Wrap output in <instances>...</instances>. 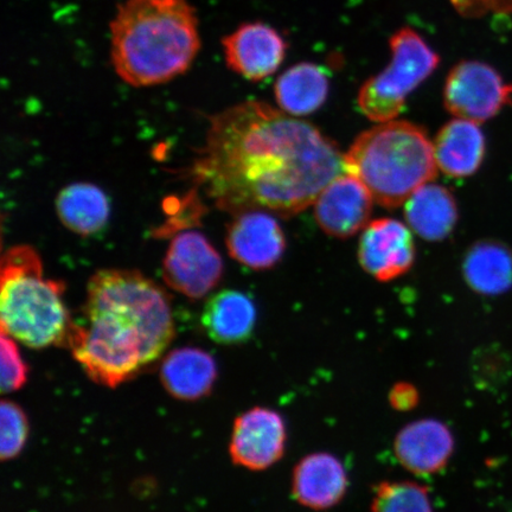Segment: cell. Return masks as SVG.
Instances as JSON below:
<instances>
[{
    "instance_id": "cell-1",
    "label": "cell",
    "mask_w": 512,
    "mask_h": 512,
    "mask_svg": "<svg viewBox=\"0 0 512 512\" xmlns=\"http://www.w3.org/2000/svg\"><path fill=\"white\" fill-rule=\"evenodd\" d=\"M344 172L341 150L316 126L252 100L210 118L190 176L226 213L291 217Z\"/></svg>"
},
{
    "instance_id": "cell-2",
    "label": "cell",
    "mask_w": 512,
    "mask_h": 512,
    "mask_svg": "<svg viewBox=\"0 0 512 512\" xmlns=\"http://www.w3.org/2000/svg\"><path fill=\"white\" fill-rule=\"evenodd\" d=\"M86 325L66 347L89 379L108 388L156 361L175 336L169 294L138 271L101 270L87 285Z\"/></svg>"
},
{
    "instance_id": "cell-3",
    "label": "cell",
    "mask_w": 512,
    "mask_h": 512,
    "mask_svg": "<svg viewBox=\"0 0 512 512\" xmlns=\"http://www.w3.org/2000/svg\"><path fill=\"white\" fill-rule=\"evenodd\" d=\"M115 72L128 85H160L184 74L201 48L187 0H127L111 25Z\"/></svg>"
},
{
    "instance_id": "cell-4",
    "label": "cell",
    "mask_w": 512,
    "mask_h": 512,
    "mask_svg": "<svg viewBox=\"0 0 512 512\" xmlns=\"http://www.w3.org/2000/svg\"><path fill=\"white\" fill-rule=\"evenodd\" d=\"M344 169L368 189L377 204L388 209L403 206L439 170L427 132L403 120L361 133L344 155Z\"/></svg>"
},
{
    "instance_id": "cell-5",
    "label": "cell",
    "mask_w": 512,
    "mask_h": 512,
    "mask_svg": "<svg viewBox=\"0 0 512 512\" xmlns=\"http://www.w3.org/2000/svg\"><path fill=\"white\" fill-rule=\"evenodd\" d=\"M2 332L31 349L66 347L72 318L64 305V283L44 278L40 255L30 246L9 249L2 259Z\"/></svg>"
},
{
    "instance_id": "cell-6",
    "label": "cell",
    "mask_w": 512,
    "mask_h": 512,
    "mask_svg": "<svg viewBox=\"0 0 512 512\" xmlns=\"http://www.w3.org/2000/svg\"><path fill=\"white\" fill-rule=\"evenodd\" d=\"M392 61L380 74L363 83L358 106L374 123L394 120L422 82L438 68L440 57L424 38L412 29H401L390 38Z\"/></svg>"
},
{
    "instance_id": "cell-7",
    "label": "cell",
    "mask_w": 512,
    "mask_h": 512,
    "mask_svg": "<svg viewBox=\"0 0 512 512\" xmlns=\"http://www.w3.org/2000/svg\"><path fill=\"white\" fill-rule=\"evenodd\" d=\"M444 105L456 118L483 124L512 106V83L488 63L462 61L448 73Z\"/></svg>"
},
{
    "instance_id": "cell-8",
    "label": "cell",
    "mask_w": 512,
    "mask_h": 512,
    "mask_svg": "<svg viewBox=\"0 0 512 512\" xmlns=\"http://www.w3.org/2000/svg\"><path fill=\"white\" fill-rule=\"evenodd\" d=\"M222 273L221 256L203 234L184 232L171 241L163 262V278L172 290L201 299L220 283Z\"/></svg>"
},
{
    "instance_id": "cell-9",
    "label": "cell",
    "mask_w": 512,
    "mask_h": 512,
    "mask_svg": "<svg viewBox=\"0 0 512 512\" xmlns=\"http://www.w3.org/2000/svg\"><path fill=\"white\" fill-rule=\"evenodd\" d=\"M287 428L273 409L254 407L236 418L229 453L234 464L262 471L284 457Z\"/></svg>"
},
{
    "instance_id": "cell-10",
    "label": "cell",
    "mask_w": 512,
    "mask_h": 512,
    "mask_svg": "<svg viewBox=\"0 0 512 512\" xmlns=\"http://www.w3.org/2000/svg\"><path fill=\"white\" fill-rule=\"evenodd\" d=\"M415 255L411 230L394 219L370 222L358 245V261L363 270L382 283L411 270Z\"/></svg>"
},
{
    "instance_id": "cell-11",
    "label": "cell",
    "mask_w": 512,
    "mask_h": 512,
    "mask_svg": "<svg viewBox=\"0 0 512 512\" xmlns=\"http://www.w3.org/2000/svg\"><path fill=\"white\" fill-rule=\"evenodd\" d=\"M373 196L358 179L344 172L326 185L315 202V217L325 234L349 239L369 224Z\"/></svg>"
},
{
    "instance_id": "cell-12",
    "label": "cell",
    "mask_w": 512,
    "mask_h": 512,
    "mask_svg": "<svg viewBox=\"0 0 512 512\" xmlns=\"http://www.w3.org/2000/svg\"><path fill=\"white\" fill-rule=\"evenodd\" d=\"M230 256L256 271L270 270L283 259L286 238L278 220L264 210L235 215L227 232Z\"/></svg>"
},
{
    "instance_id": "cell-13",
    "label": "cell",
    "mask_w": 512,
    "mask_h": 512,
    "mask_svg": "<svg viewBox=\"0 0 512 512\" xmlns=\"http://www.w3.org/2000/svg\"><path fill=\"white\" fill-rule=\"evenodd\" d=\"M228 67L247 80L270 78L284 62L287 43L265 23H248L222 41Z\"/></svg>"
},
{
    "instance_id": "cell-14",
    "label": "cell",
    "mask_w": 512,
    "mask_h": 512,
    "mask_svg": "<svg viewBox=\"0 0 512 512\" xmlns=\"http://www.w3.org/2000/svg\"><path fill=\"white\" fill-rule=\"evenodd\" d=\"M394 451L400 464L414 475H437L445 469L452 457L453 434L441 421H414L396 435Z\"/></svg>"
},
{
    "instance_id": "cell-15",
    "label": "cell",
    "mask_w": 512,
    "mask_h": 512,
    "mask_svg": "<svg viewBox=\"0 0 512 512\" xmlns=\"http://www.w3.org/2000/svg\"><path fill=\"white\" fill-rule=\"evenodd\" d=\"M347 471L329 453H313L294 467L292 494L303 507L322 511L336 507L347 494Z\"/></svg>"
},
{
    "instance_id": "cell-16",
    "label": "cell",
    "mask_w": 512,
    "mask_h": 512,
    "mask_svg": "<svg viewBox=\"0 0 512 512\" xmlns=\"http://www.w3.org/2000/svg\"><path fill=\"white\" fill-rule=\"evenodd\" d=\"M433 146L439 170L454 178L477 174L488 150L485 134L479 124L459 118L441 128Z\"/></svg>"
},
{
    "instance_id": "cell-17",
    "label": "cell",
    "mask_w": 512,
    "mask_h": 512,
    "mask_svg": "<svg viewBox=\"0 0 512 512\" xmlns=\"http://www.w3.org/2000/svg\"><path fill=\"white\" fill-rule=\"evenodd\" d=\"M462 270L473 292L502 296L512 290V248L497 239L476 241L464 255Z\"/></svg>"
},
{
    "instance_id": "cell-18",
    "label": "cell",
    "mask_w": 512,
    "mask_h": 512,
    "mask_svg": "<svg viewBox=\"0 0 512 512\" xmlns=\"http://www.w3.org/2000/svg\"><path fill=\"white\" fill-rule=\"evenodd\" d=\"M405 217L408 226L421 239L441 241L457 226L458 204L452 192L443 185L427 183L406 201Z\"/></svg>"
},
{
    "instance_id": "cell-19",
    "label": "cell",
    "mask_w": 512,
    "mask_h": 512,
    "mask_svg": "<svg viewBox=\"0 0 512 512\" xmlns=\"http://www.w3.org/2000/svg\"><path fill=\"white\" fill-rule=\"evenodd\" d=\"M217 377L216 363L208 352L197 348L177 349L160 368V380L175 399L195 401L213 389Z\"/></svg>"
},
{
    "instance_id": "cell-20",
    "label": "cell",
    "mask_w": 512,
    "mask_h": 512,
    "mask_svg": "<svg viewBox=\"0 0 512 512\" xmlns=\"http://www.w3.org/2000/svg\"><path fill=\"white\" fill-rule=\"evenodd\" d=\"M256 309L249 297L239 291L223 290L214 294L202 312V325L215 343H245L253 335Z\"/></svg>"
},
{
    "instance_id": "cell-21",
    "label": "cell",
    "mask_w": 512,
    "mask_h": 512,
    "mask_svg": "<svg viewBox=\"0 0 512 512\" xmlns=\"http://www.w3.org/2000/svg\"><path fill=\"white\" fill-rule=\"evenodd\" d=\"M329 87L328 74L323 67L303 62L287 69L275 82V100L281 111L292 117H303L325 104Z\"/></svg>"
},
{
    "instance_id": "cell-22",
    "label": "cell",
    "mask_w": 512,
    "mask_h": 512,
    "mask_svg": "<svg viewBox=\"0 0 512 512\" xmlns=\"http://www.w3.org/2000/svg\"><path fill=\"white\" fill-rule=\"evenodd\" d=\"M56 211L63 226L82 236L100 232L110 219V202L91 183H74L61 190Z\"/></svg>"
},
{
    "instance_id": "cell-23",
    "label": "cell",
    "mask_w": 512,
    "mask_h": 512,
    "mask_svg": "<svg viewBox=\"0 0 512 512\" xmlns=\"http://www.w3.org/2000/svg\"><path fill=\"white\" fill-rule=\"evenodd\" d=\"M371 512H433L430 491L408 480L377 485Z\"/></svg>"
},
{
    "instance_id": "cell-24",
    "label": "cell",
    "mask_w": 512,
    "mask_h": 512,
    "mask_svg": "<svg viewBox=\"0 0 512 512\" xmlns=\"http://www.w3.org/2000/svg\"><path fill=\"white\" fill-rule=\"evenodd\" d=\"M0 457L11 460L22 452L27 443L29 424L23 409L4 400L0 406Z\"/></svg>"
},
{
    "instance_id": "cell-25",
    "label": "cell",
    "mask_w": 512,
    "mask_h": 512,
    "mask_svg": "<svg viewBox=\"0 0 512 512\" xmlns=\"http://www.w3.org/2000/svg\"><path fill=\"white\" fill-rule=\"evenodd\" d=\"M0 355H2V393H14L21 389L28 379V366L23 361L15 339L2 332L0 339Z\"/></svg>"
},
{
    "instance_id": "cell-26",
    "label": "cell",
    "mask_w": 512,
    "mask_h": 512,
    "mask_svg": "<svg viewBox=\"0 0 512 512\" xmlns=\"http://www.w3.org/2000/svg\"><path fill=\"white\" fill-rule=\"evenodd\" d=\"M454 8L466 17H478L489 12H512V0H451Z\"/></svg>"
},
{
    "instance_id": "cell-27",
    "label": "cell",
    "mask_w": 512,
    "mask_h": 512,
    "mask_svg": "<svg viewBox=\"0 0 512 512\" xmlns=\"http://www.w3.org/2000/svg\"><path fill=\"white\" fill-rule=\"evenodd\" d=\"M419 400V390L408 382L396 383L389 392V403L395 411H413L419 405Z\"/></svg>"
}]
</instances>
